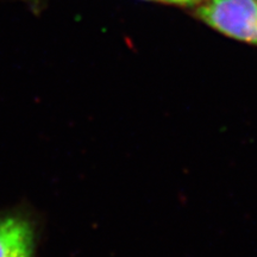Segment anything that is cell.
<instances>
[{
    "mask_svg": "<svg viewBox=\"0 0 257 257\" xmlns=\"http://www.w3.org/2000/svg\"><path fill=\"white\" fill-rule=\"evenodd\" d=\"M198 14L221 34L257 46V0H208Z\"/></svg>",
    "mask_w": 257,
    "mask_h": 257,
    "instance_id": "6da1fadb",
    "label": "cell"
},
{
    "mask_svg": "<svg viewBox=\"0 0 257 257\" xmlns=\"http://www.w3.org/2000/svg\"><path fill=\"white\" fill-rule=\"evenodd\" d=\"M162 2H168V3H173V4L188 5V4H193V3L198 2V0H162Z\"/></svg>",
    "mask_w": 257,
    "mask_h": 257,
    "instance_id": "3957f363",
    "label": "cell"
},
{
    "mask_svg": "<svg viewBox=\"0 0 257 257\" xmlns=\"http://www.w3.org/2000/svg\"><path fill=\"white\" fill-rule=\"evenodd\" d=\"M35 231L18 212L0 213V257H34Z\"/></svg>",
    "mask_w": 257,
    "mask_h": 257,
    "instance_id": "7a4b0ae2",
    "label": "cell"
}]
</instances>
